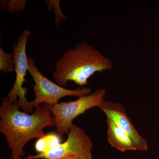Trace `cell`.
<instances>
[{
  "label": "cell",
  "mask_w": 159,
  "mask_h": 159,
  "mask_svg": "<svg viewBox=\"0 0 159 159\" xmlns=\"http://www.w3.org/2000/svg\"><path fill=\"white\" fill-rule=\"evenodd\" d=\"M19 108L18 102L13 103L8 97L3 98L0 106V132L6 137L11 159L24 156V147L29 141L43 136L45 127L54 126L48 104L36 107L31 115Z\"/></svg>",
  "instance_id": "6da1fadb"
},
{
  "label": "cell",
  "mask_w": 159,
  "mask_h": 159,
  "mask_svg": "<svg viewBox=\"0 0 159 159\" xmlns=\"http://www.w3.org/2000/svg\"><path fill=\"white\" fill-rule=\"evenodd\" d=\"M113 66L109 58L82 41L63 54L55 64L53 78L61 86L67 85L69 81L82 86L95 73L112 70Z\"/></svg>",
  "instance_id": "7a4b0ae2"
},
{
  "label": "cell",
  "mask_w": 159,
  "mask_h": 159,
  "mask_svg": "<svg viewBox=\"0 0 159 159\" xmlns=\"http://www.w3.org/2000/svg\"><path fill=\"white\" fill-rule=\"evenodd\" d=\"M106 93L104 89H98L93 93L80 97L74 101L49 105L57 134L62 136L68 134L74 119L89 109L99 107L104 101Z\"/></svg>",
  "instance_id": "3957f363"
},
{
  "label": "cell",
  "mask_w": 159,
  "mask_h": 159,
  "mask_svg": "<svg viewBox=\"0 0 159 159\" xmlns=\"http://www.w3.org/2000/svg\"><path fill=\"white\" fill-rule=\"evenodd\" d=\"M28 71L34 83L33 90L35 98L30 102L33 109L41 104L50 106L57 104L63 97L68 96L80 97L92 93L90 89L87 88L68 89L52 82L39 70L34 60L31 57L28 58Z\"/></svg>",
  "instance_id": "277c9868"
},
{
  "label": "cell",
  "mask_w": 159,
  "mask_h": 159,
  "mask_svg": "<svg viewBox=\"0 0 159 159\" xmlns=\"http://www.w3.org/2000/svg\"><path fill=\"white\" fill-rule=\"evenodd\" d=\"M31 34L29 30H25L20 34L17 44H13L12 54L14 60L16 79L14 85L7 97L13 103L18 102L20 108L22 109L26 113L31 112L33 110L31 108L30 102L26 98L27 89L23 87V83L25 81V77L27 71L29 70L26 48L28 39Z\"/></svg>",
  "instance_id": "5b68a950"
},
{
  "label": "cell",
  "mask_w": 159,
  "mask_h": 159,
  "mask_svg": "<svg viewBox=\"0 0 159 159\" xmlns=\"http://www.w3.org/2000/svg\"><path fill=\"white\" fill-rule=\"evenodd\" d=\"M93 146L92 140L84 129L73 124L66 142L48 152L38 154L36 159H60L71 157L78 159H93Z\"/></svg>",
  "instance_id": "8992f818"
},
{
  "label": "cell",
  "mask_w": 159,
  "mask_h": 159,
  "mask_svg": "<svg viewBox=\"0 0 159 159\" xmlns=\"http://www.w3.org/2000/svg\"><path fill=\"white\" fill-rule=\"evenodd\" d=\"M99 108L130 136L138 150L145 151L148 149L147 141L139 134L122 104L104 100Z\"/></svg>",
  "instance_id": "52a82bcc"
},
{
  "label": "cell",
  "mask_w": 159,
  "mask_h": 159,
  "mask_svg": "<svg viewBox=\"0 0 159 159\" xmlns=\"http://www.w3.org/2000/svg\"><path fill=\"white\" fill-rule=\"evenodd\" d=\"M107 138L113 147L121 152L138 150L132 139L126 132L120 128L110 117L107 116Z\"/></svg>",
  "instance_id": "ba28073f"
},
{
  "label": "cell",
  "mask_w": 159,
  "mask_h": 159,
  "mask_svg": "<svg viewBox=\"0 0 159 159\" xmlns=\"http://www.w3.org/2000/svg\"><path fill=\"white\" fill-rule=\"evenodd\" d=\"M61 139L58 134L50 133L38 139L34 148L38 154L45 153L60 144Z\"/></svg>",
  "instance_id": "9c48e42d"
},
{
  "label": "cell",
  "mask_w": 159,
  "mask_h": 159,
  "mask_svg": "<svg viewBox=\"0 0 159 159\" xmlns=\"http://www.w3.org/2000/svg\"><path fill=\"white\" fill-rule=\"evenodd\" d=\"M0 70L4 74L14 70V60L13 54L7 53L0 47Z\"/></svg>",
  "instance_id": "30bf717a"
},
{
  "label": "cell",
  "mask_w": 159,
  "mask_h": 159,
  "mask_svg": "<svg viewBox=\"0 0 159 159\" xmlns=\"http://www.w3.org/2000/svg\"><path fill=\"white\" fill-rule=\"evenodd\" d=\"M26 1H6L7 10L10 13H18L20 11H24Z\"/></svg>",
  "instance_id": "8fae6325"
},
{
  "label": "cell",
  "mask_w": 159,
  "mask_h": 159,
  "mask_svg": "<svg viewBox=\"0 0 159 159\" xmlns=\"http://www.w3.org/2000/svg\"><path fill=\"white\" fill-rule=\"evenodd\" d=\"M13 159H36V155H29L25 158L19 157Z\"/></svg>",
  "instance_id": "7c38bea8"
},
{
  "label": "cell",
  "mask_w": 159,
  "mask_h": 159,
  "mask_svg": "<svg viewBox=\"0 0 159 159\" xmlns=\"http://www.w3.org/2000/svg\"><path fill=\"white\" fill-rule=\"evenodd\" d=\"M60 159H78L76 157H69L65 158Z\"/></svg>",
  "instance_id": "4fadbf2b"
}]
</instances>
